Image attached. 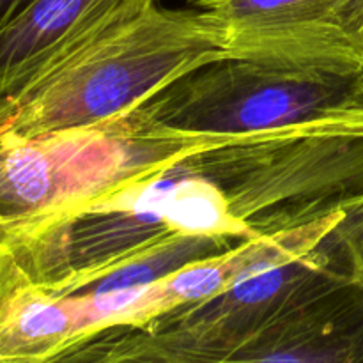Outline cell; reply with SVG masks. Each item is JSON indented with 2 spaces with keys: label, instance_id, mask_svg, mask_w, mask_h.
<instances>
[{
  "label": "cell",
  "instance_id": "1",
  "mask_svg": "<svg viewBox=\"0 0 363 363\" xmlns=\"http://www.w3.org/2000/svg\"><path fill=\"white\" fill-rule=\"evenodd\" d=\"M363 195V108L252 135H213L165 170L4 234L34 282L78 293L188 240L227 247L305 225Z\"/></svg>",
  "mask_w": 363,
  "mask_h": 363
},
{
  "label": "cell",
  "instance_id": "2",
  "mask_svg": "<svg viewBox=\"0 0 363 363\" xmlns=\"http://www.w3.org/2000/svg\"><path fill=\"white\" fill-rule=\"evenodd\" d=\"M225 57L227 28L213 11L155 6L89 41L0 103V130L34 137L94 126Z\"/></svg>",
  "mask_w": 363,
  "mask_h": 363
},
{
  "label": "cell",
  "instance_id": "3",
  "mask_svg": "<svg viewBox=\"0 0 363 363\" xmlns=\"http://www.w3.org/2000/svg\"><path fill=\"white\" fill-rule=\"evenodd\" d=\"M360 105L363 71L225 57L177 78L138 106L169 130L252 135L321 123Z\"/></svg>",
  "mask_w": 363,
  "mask_h": 363
},
{
  "label": "cell",
  "instance_id": "4",
  "mask_svg": "<svg viewBox=\"0 0 363 363\" xmlns=\"http://www.w3.org/2000/svg\"><path fill=\"white\" fill-rule=\"evenodd\" d=\"M344 209L273 234L266 254L229 289L142 326L191 353L222 360L287 308L351 277L337 238Z\"/></svg>",
  "mask_w": 363,
  "mask_h": 363
},
{
  "label": "cell",
  "instance_id": "5",
  "mask_svg": "<svg viewBox=\"0 0 363 363\" xmlns=\"http://www.w3.org/2000/svg\"><path fill=\"white\" fill-rule=\"evenodd\" d=\"M229 57L363 71V0H215Z\"/></svg>",
  "mask_w": 363,
  "mask_h": 363
},
{
  "label": "cell",
  "instance_id": "6",
  "mask_svg": "<svg viewBox=\"0 0 363 363\" xmlns=\"http://www.w3.org/2000/svg\"><path fill=\"white\" fill-rule=\"evenodd\" d=\"M158 0H34L0 30V103L92 39Z\"/></svg>",
  "mask_w": 363,
  "mask_h": 363
},
{
  "label": "cell",
  "instance_id": "7",
  "mask_svg": "<svg viewBox=\"0 0 363 363\" xmlns=\"http://www.w3.org/2000/svg\"><path fill=\"white\" fill-rule=\"evenodd\" d=\"M218 363H363V287L350 275L335 280Z\"/></svg>",
  "mask_w": 363,
  "mask_h": 363
},
{
  "label": "cell",
  "instance_id": "8",
  "mask_svg": "<svg viewBox=\"0 0 363 363\" xmlns=\"http://www.w3.org/2000/svg\"><path fill=\"white\" fill-rule=\"evenodd\" d=\"M84 332L80 300L35 284L0 243V360H45Z\"/></svg>",
  "mask_w": 363,
  "mask_h": 363
},
{
  "label": "cell",
  "instance_id": "9",
  "mask_svg": "<svg viewBox=\"0 0 363 363\" xmlns=\"http://www.w3.org/2000/svg\"><path fill=\"white\" fill-rule=\"evenodd\" d=\"M177 346L137 323H112L80 333L53 363H218Z\"/></svg>",
  "mask_w": 363,
  "mask_h": 363
},
{
  "label": "cell",
  "instance_id": "10",
  "mask_svg": "<svg viewBox=\"0 0 363 363\" xmlns=\"http://www.w3.org/2000/svg\"><path fill=\"white\" fill-rule=\"evenodd\" d=\"M337 238L351 277L363 287V195L344 209L337 225Z\"/></svg>",
  "mask_w": 363,
  "mask_h": 363
},
{
  "label": "cell",
  "instance_id": "11",
  "mask_svg": "<svg viewBox=\"0 0 363 363\" xmlns=\"http://www.w3.org/2000/svg\"><path fill=\"white\" fill-rule=\"evenodd\" d=\"M34 0H0V30L23 13Z\"/></svg>",
  "mask_w": 363,
  "mask_h": 363
},
{
  "label": "cell",
  "instance_id": "12",
  "mask_svg": "<svg viewBox=\"0 0 363 363\" xmlns=\"http://www.w3.org/2000/svg\"><path fill=\"white\" fill-rule=\"evenodd\" d=\"M190 4H194V6H197L199 9H208L209 6H211L215 0H188Z\"/></svg>",
  "mask_w": 363,
  "mask_h": 363
},
{
  "label": "cell",
  "instance_id": "13",
  "mask_svg": "<svg viewBox=\"0 0 363 363\" xmlns=\"http://www.w3.org/2000/svg\"><path fill=\"white\" fill-rule=\"evenodd\" d=\"M0 363H52V357L45 358V360H38V362H2L0 360Z\"/></svg>",
  "mask_w": 363,
  "mask_h": 363
}]
</instances>
